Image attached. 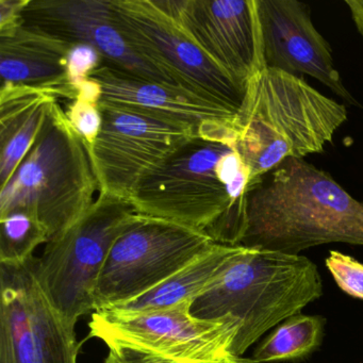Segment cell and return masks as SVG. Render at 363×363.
<instances>
[{
    "label": "cell",
    "mask_w": 363,
    "mask_h": 363,
    "mask_svg": "<svg viewBox=\"0 0 363 363\" xmlns=\"http://www.w3.org/2000/svg\"><path fill=\"white\" fill-rule=\"evenodd\" d=\"M252 190L250 167L237 150L199 135L148 173L128 201L142 216L239 245Z\"/></svg>",
    "instance_id": "6da1fadb"
},
{
    "label": "cell",
    "mask_w": 363,
    "mask_h": 363,
    "mask_svg": "<svg viewBox=\"0 0 363 363\" xmlns=\"http://www.w3.org/2000/svg\"><path fill=\"white\" fill-rule=\"evenodd\" d=\"M363 245V201L305 159H289L248 194L239 245L286 254Z\"/></svg>",
    "instance_id": "7a4b0ae2"
},
{
    "label": "cell",
    "mask_w": 363,
    "mask_h": 363,
    "mask_svg": "<svg viewBox=\"0 0 363 363\" xmlns=\"http://www.w3.org/2000/svg\"><path fill=\"white\" fill-rule=\"evenodd\" d=\"M347 118L345 105L301 76L271 67L254 76L240 108L235 145L250 167L252 190L284 161L322 154Z\"/></svg>",
    "instance_id": "3957f363"
},
{
    "label": "cell",
    "mask_w": 363,
    "mask_h": 363,
    "mask_svg": "<svg viewBox=\"0 0 363 363\" xmlns=\"http://www.w3.org/2000/svg\"><path fill=\"white\" fill-rule=\"evenodd\" d=\"M323 294L316 265L307 257L238 245L224 271L191 306L195 318L233 316L239 333L231 352L242 357L269 329Z\"/></svg>",
    "instance_id": "277c9868"
},
{
    "label": "cell",
    "mask_w": 363,
    "mask_h": 363,
    "mask_svg": "<svg viewBox=\"0 0 363 363\" xmlns=\"http://www.w3.org/2000/svg\"><path fill=\"white\" fill-rule=\"evenodd\" d=\"M99 182L86 144L56 101L33 147L0 186V214L26 210L52 240L90 209Z\"/></svg>",
    "instance_id": "5b68a950"
},
{
    "label": "cell",
    "mask_w": 363,
    "mask_h": 363,
    "mask_svg": "<svg viewBox=\"0 0 363 363\" xmlns=\"http://www.w3.org/2000/svg\"><path fill=\"white\" fill-rule=\"evenodd\" d=\"M138 216L127 199L99 193L90 209L35 258L40 288L69 324L95 311L97 284L112 246Z\"/></svg>",
    "instance_id": "8992f818"
},
{
    "label": "cell",
    "mask_w": 363,
    "mask_h": 363,
    "mask_svg": "<svg viewBox=\"0 0 363 363\" xmlns=\"http://www.w3.org/2000/svg\"><path fill=\"white\" fill-rule=\"evenodd\" d=\"M111 7L129 46L172 86L240 111L245 90L152 0H111Z\"/></svg>",
    "instance_id": "52a82bcc"
},
{
    "label": "cell",
    "mask_w": 363,
    "mask_h": 363,
    "mask_svg": "<svg viewBox=\"0 0 363 363\" xmlns=\"http://www.w3.org/2000/svg\"><path fill=\"white\" fill-rule=\"evenodd\" d=\"M214 242L203 231L139 214L112 246L95 293V311L141 296Z\"/></svg>",
    "instance_id": "ba28073f"
},
{
    "label": "cell",
    "mask_w": 363,
    "mask_h": 363,
    "mask_svg": "<svg viewBox=\"0 0 363 363\" xmlns=\"http://www.w3.org/2000/svg\"><path fill=\"white\" fill-rule=\"evenodd\" d=\"M191 306L182 303L133 314L96 310L89 323L90 337L108 347L129 346L190 362H220L237 357L231 348L239 323L229 315L220 320H201L192 315Z\"/></svg>",
    "instance_id": "9c48e42d"
},
{
    "label": "cell",
    "mask_w": 363,
    "mask_h": 363,
    "mask_svg": "<svg viewBox=\"0 0 363 363\" xmlns=\"http://www.w3.org/2000/svg\"><path fill=\"white\" fill-rule=\"evenodd\" d=\"M35 258L0 263V363H77L75 326L40 288Z\"/></svg>",
    "instance_id": "30bf717a"
},
{
    "label": "cell",
    "mask_w": 363,
    "mask_h": 363,
    "mask_svg": "<svg viewBox=\"0 0 363 363\" xmlns=\"http://www.w3.org/2000/svg\"><path fill=\"white\" fill-rule=\"evenodd\" d=\"M103 125L89 150L99 192L128 201L148 173L199 133L130 110L99 103Z\"/></svg>",
    "instance_id": "8fae6325"
},
{
    "label": "cell",
    "mask_w": 363,
    "mask_h": 363,
    "mask_svg": "<svg viewBox=\"0 0 363 363\" xmlns=\"http://www.w3.org/2000/svg\"><path fill=\"white\" fill-rule=\"evenodd\" d=\"M245 90L267 67L258 0H152Z\"/></svg>",
    "instance_id": "7c38bea8"
},
{
    "label": "cell",
    "mask_w": 363,
    "mask_h": 363,
    "mask_svg": "<svg viewBox=\"0 0 363 363\" xmlns=\"http://www.w3.org/2000/svg\"><path fill=\"white\" fill-rule=\"evenodd\" d=\"M101 86V103L192 129L203 139L235 147L239 111L171 84L144 79L104 63L90 76Z\"/></svg>",
    "instance_id": "4fadbf2b"
},
{
    "label": "cell",
    "mask_w": 363,
    "mask_h": 363,
    "mask_svg": "<svg viewBox=\"0 0 363 363\" xmlns=\"http://www.w3.org/2000/svg\"><path fill=\"white\" fill-rule=\"evenodd\" d=\"M267 67L308 75L350 106L360 104L344 86L333 50L316 30L309 6L298 0H258Z\"/></svg>",
    "instance_id": "5bb4252c"
},
{
    "label": "cell",
    "mask_w": 363,
    "mask_h": 363,
    "mask_svg": "<svg viewBox=\"0 0 363 363\" xmlns=\"http://www.w3.org/2000/svg\"><path fill=\"white\" fill-rule=\"evenodd\" d=\"M23 18L25 24L69 43L93 46L116 69L171 84L127 43L114 21L111 0H30Z\"/></svg>",
    "instance_id": "9a60e30c"
},
{
    "label": "cell",
    "mask_w": 363,
    "mask_h": 363,
    "mask_svg": "<svg viewBox=\"0 0 363 363\" xmlns=\"http://www.w3.org/2000/svg\"><path fill=\"white\" fill-rule=\"evenodd\" d=\"M72 44L24 22L0 33V86H24L75 99L67 80V55Z\"/></svg>",
    "instance_id": "2e32d148"
},
{
    "label": "cell",
    "mask_w": 363,
    "mask_h": 363,
    "mask_svg": "<svg viewBox=\"0 0 363 363\" xmlns=\"http://www.w3.org/2000/svg\"><path fill=\"white\" fill-rule=\"evenodd\" d=\"M56 101L52 93L41 89L0 86V186L33 147Z\"/></svg>",
    "instance_id": "e0dca14e"
},
{
    "label": "cell",
    "mask_w": 363,
    "mask_h": 363,
    "mask_svg": "<svg viewBox=\"0 0 363 363\" xmlns=\"http://www.w3.org/2000/svg\"><path fill=\"white\" fill-rule=\"evenodd\" d=\"M237 248L238 245L214 243L156 288L141 296L105 309L133 314L167 309L182 303H193L224 271Z\"/></svg>",
    "instance_id": "ac0fdd59"
},
{
    "label": "cell",
    "mask_w": 363,
    "mask_h": 363,
    "mask_svg": "<svg viewBox=\"0 0 363 363\" xmlns=\"http://www.w3.org/2000/svg\"><path fill=\"white\" fill-rule=\"evenodd\" d=\"M324 324L318 315L291 316L257 347L252 359L264 363L303 358L320 346Z\"/></svg>",
    "instance_id": "d6986e66"
},
{
    "label": "cell",
    "mask_w": 363,
    "mask_h": 363,
    "mask_svg": "<svg viewBox=\"0 0 363 363\" xmlns=\"http://www.w3.org/2000/svg\"><path fill=\"white\" fill-rule=\"evenodd\" d=\"M48 241L45 227L30 212L16 209L0 214V263L26 262L38 246Z\"/></svg>",
    "instance_id": "ffe728a7"
},
{
    "label": "cell",
    "mask_w": 363,
    "mask_h": 363,
    "mask_svg": "<svg viewBox=\"0 0 363 363\" xmlns=\"http://www.w3.org/2000/svg\"><path fill=\"white\" fill-rule=\"evenodd\" d=\"M101 99V86L94 80L89 79L78 88L75 99L69 101L65 110L72 126L84 140L88 152L94 145L103 125Z\"/></svg>",
    "instance_id": "44dd1931"
},
{
    "label": "cell",
    "mask_w": 363,
    "mask_h": 363,
    "mask_svg": "<svg viewBox=\"0 0 363 363\" xmlns=\"http://www.w3.org/2000/svg\"><path fill=\"white\" fill-rule=\"evenodd\" d=\"M105 63L99 50L89 44L73 43L67 55V80L74 93Z\"/></svg>",
    "instance_id": "7402d4cb"
},
{
    "label": "cell",
    "mask_w": 363,
    "mask_h": 363,
    "mask_svg": "<svg viewBox=\"0 0 363 363\" xmlns=\"http://www.w3.org/2000/svg\"><path fill=\"white\" fill-rule=\"evenodd\" d=\"M326 267L339 288L363 301V264L352 257L331 250Z\"/></svg>",
    "instance_id": "603a6c76"
},
{
    "label": "cell",
    "mask_w": 363,
    "mask_h": 363,
    "mask_svg": "<svg viewBox=\"0 0 363 363\" xmlns=\"http://www.w3.org/2000/svg\"><path fill=\"white\" fill-rule=\"evenodd\" d=\"M105 363H199L190 361L177 360L169 357L160 356L147 350H138L125 345L109 346L107 358ZM214 363H259L254 359L233 357L228 360Z\"/></svg>",
    "instance_id": "cb8c5ba5"
},
{
    "label": "cell",
    "mask_w": 363,
    "mask_h": 363,
    "mask_svg": "<svg viewBox=\"0 0 363 363\" xmlns=\"http://www.w3.org/2000/svg\"><path fill=\"white\" fill-rule=\"evenodd\" d=\"M29 3L30 0H0V33L12 30L24 22L23 14Z\"/></svg>",
    "instance_id": "d4e9b609"
},
{
    "label": "cell",
    "mask_w": 363,
    "mask_h": 363,
    "mask_svg": "<svg viewBox=\"0 0 363 363\" xmlns=\"http://www.w3.org/2000/svg\"><path fill=\"white\" fill-rule=\"evenodd\" d=\"M350 10L352 22L356 26L357 30L363 38V0H350L346 3Z\"/></svg>",
    "instance_id": "484cf974"
}]
</instances>
